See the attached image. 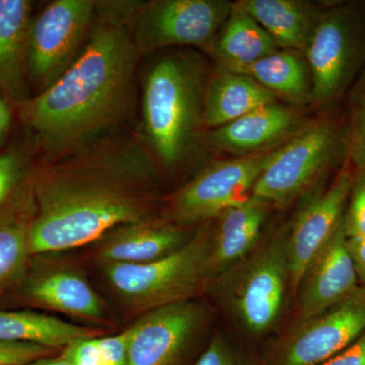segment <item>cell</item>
I'll return each mask as SVG.
<instances>
[{
	"instance_id": "26",
	"label": "cell",
	"mask_w": 365,
	"mask_h": 365,
	"mask_svg": "<svg viewBox=\"0 0 365 365\" xmlns=\"http://www.w3.org/2000/svg\"><path fill=\"white\" fill-rule=\"evenodd\" d=\"M132 326L111 337H93L76 341L61 354L73 365H126Z\"/></svg>"
},
{
	"instance_id": "1",
	"label": "cell",
	"mask_w": 365,
	"mask_h": 365,
	"mask_svg": "<svg viewBox=\"0 0 365 365\" xmlns=\"http://www.w3.org/2000/svg\"><path fill=\"white\" fill-rule=\"evenodd\" d=\"M158 175L145 144L114 133L46 163L34 177L31 253L79 248L155 217L163 203Z\"/></svg>"
},
{
	"instance_id": "8",
	"label": "cell",
	"mask_w": 365,
	"mask_h": 365,
	"mask_svg": "<svg viewBox=\"0 0 365 365\" xmlns=\"http://www.w3.org/2000/svg\"><path fill=\"white\" fill-rule=\"evenodd\" d=\"M210 163L194 179L163 199V222L197 227L252 196L255 184L275 150Z\"/></svg>"
},
{
	"instance_id": "14",
	"label": "cell",
	"mask_w": 365,
	"mask_h": 365,
	"mask_svg": "<svg viewBox=\"0 0 365 365\" xmlns=\"http://www.w3.org/2000/svg\"><path fill=\"white\" fill-rule=\"evenodd\" d=\"M359 287L347 249L343 218L332 240L307 266L299 281L292 302V322L302 321L325 311Z\"/></svg>"
},
{
	"instance_id": "3",
	"label": "cell",
	"mask_w": 365,
	"mask_h": 365,
	"mask_svg": "<svg viewBox=\"0 0 365 365\" xmlns=\"http://www.w3.org/2000/svg\"><path fill=\"white\" fill-rule=\"evenodd\" d=\"M206 294L242 343L277 335L292 306L287 222L266 230L248 254L211 281Z\"/></svg>"
},
{
	"instance_id": "30",
	"label": "cell",
	"mask_w": 365,
	"mask_h": 365,
	"mask_svg": "<svg viewBox=\"0 0 365 365\" xmlns=\"http://www.w3.org/2000/svg\"><path fill=\"white\" fill-rule=\"evenodd\" d=\"M26 175V165L21 155L0 153V207L14 195Z\"/></svg>"
},
{
	"instance_id": "17",
	"label": "cell",
	"mask_w": 365,
	"mask_h": 365,
	"mask_svg": "<svg viewBox=\"0 0 365 365\" xmlns=\"http://www.w3.org/2000/svg\"><path fill=\"white\" fill-rule=\"evenodd\" d=\"M302 118L292 107L275 102L209 132V145L237 157L273 150L276 143L299 132Z\"/></svg>"
},
{
	"instance_id": "12",
	"label": "cell",
	"mask_w": 365,
	"mask_h": 365,
	"mask_svg": "<svg viewBox=\"0 0 365 365\" xmlns=\"http://www.w3.org/2000/svg\"><path fill=\"white\" fill-rule=\"evenodd\" d=\"M232 9L227 0H155L140 2L133 21L138 51L170 46L213 44Z\"/></svg>"
},
{
	"instance_id": "4",
	"label": "cell",
	"mask_w": 365,
	"mask_h": 365,
	"mask_svg": "<svg viewBox=\"0 0 365 365\" xmlns=\"http://www.w3.org/2000/svg\"><path fill=\"white\" fill-rule=\"evenodd\" d=\"M205 69L194 55L172 54L155 62L143 83V117L148 143L165 167H175L204 125Z\"/></svg>"
},
{
	"instance_id": "6",
	"label": "cell",
	"mask_w": 365,
	"mask_h": 365,
	"mask_svg": "<svg viewBox=\"0 0 365 365\" xmlns=\"http://www.w3.org/2000/svg\"><path fill=\"white\" fill-rule=\"evenodd\" d=\"M347 158L344 125L332 118L318 120L272 151L252 196L273 207H285L314 193Z\"/></svg>"
},
{
	"instance_id": "27",
	"label": "cell",
	"mask_w": 365,
	"mask_h": 365,
	"mask_svg": "<svg viewBox=\"0 0 365 365\" xmlns=\"http://www.w3.org/2000/svg\"><path fill=\"white\" fill-rule=\"evenodd\" d=\"M344 128L348 160L356 172L365 173V69L350 88Z\"/></svg>"
},
{
	"instance_id": "28",
	"label": "cell",
	"mask_w": 365,
	"mask_h": 365,
	"mask_svg": "<svg viewBox=\"0 0 365 365\" xmlns=\"http://www.w3.org/2000/svg\"><path fill=\"white\" fill-rule=\"evenodd\" d=\"M194 365H262V362L227 333L216 331Z\"/></svg>"
},
{
	"instance_id": "7",
	"label": "cell",
	"mask_w": 365,
	"mask_h": 365,
	"mask_svg": "<svg viewBox=\"0 0 365 365\" xmlns=\"http://www.w3.org/2000/svg\"><path fill=\"white\" fill-rule=\"evenodd\" d=\"M304 53L314 103L333 104L365 69V4L326 7Z\"/></svg>"
},
{
	"instance_id": "34",
	"label": "cell",
	"mask_w": 365,
	"mask_h": 365,
	"mask_svg": "<svg viewBox=\"0 0 365 365\" xmlns=\"http://www.w3.org/2000/svg\"><path fill=\"white\" fill-rule=\"evenodd\" d=\"M11 125V113L9 105L0 98V144L4 140Z\"/></svg>"
},
{
	"instance_id": "24",
	"label": "cell",
	"mask_w": 365,
	"mask_h": 365,
	"mask_svg": "<svg viewBox=\"0 0 365 365\" xmlns=\"http://www.w3.org/2000/svg\"><path fill=\"white\" fill-rule=\"evenodd\" d=\"M245 74L297 105L314 102L313 85L307 60L299 51L278 50L250 66L230 71Z\"/></svg>"
},
{
	"instance_id": "16",
	"label": "cell",
	"mask_w": 365,
	"mask_h": 365,
	"mask_svg": "<svg viewBox=\"0 0 365 365\" xmlns=\"http://www.w3.org/2000/svg\"><path fill=\"white\" fill-rule=\"evenodd\" d=\"M197 227L163 222L158 215L143 222L127 223L96 242L95 257L102 266L158 260L186 245L195 235Z\"/></svg>"
},
{
	"instance_id": "20",
	"label": "cell",
	"mask_w": 365,
	"mask_h": 365,
	"mask_svg": "<svg viewBox=\"0 0 365 365\" xmlns=\"http://www.w3.org/2000/svg\"><path fill=\"white\" fill-rule=\"evenodd\" d=\"M285 50L307 49L324 9L300 0H240L235 2Z\"/></svg>"
},
{
	"instance_id": "33",
	"label": "cell",
	"mask_w": 365,
	"mask_h": 365,
	"mask_svg": "<svg viewBox=\"0 0 365 365\" xmlns=\"http://www.w3.org/2000/svg\"><path fill=\"white\" fill-rule=\"evenodd\" d=\"M347 249L351 257L359 284L365 287V235L347 237Z\"/></svg>"
},
{
	"instance_id": "9",
	"label": "cell",
	"mask_w": 365,
	"mask_h": 365,
	"mask_svg": "<svg viewBox=\"0 0 365 365\" xmlns=\"http://www.w3.org/2000/svg\"><path fill=\"white\" fill-rule=\"evenodd\" d=\"M365 332V287L321 313L292 322L261 359L262 365H319Z\"/></svg>"
},
{
	"instance_id": "35",
	"label": "cell",
	"mask_w": 365,
	"mask_h": 365,
	"mask_svg": "<svg viewBox=\"0 0 365 365\" xmlns=\"http://www.w3.org/2000/svg\"><path fill=\"white\" fill-rule=\"evenodd\" d=\"M29 365H73L69 361L68 359H66L63 355L60 354L59 356H54V355H51V356L43 357V359H40L36 360V361L32 362Z\"/></svg>"
},
{
	"instance_id": "11",
	"label": "cell",
	"mask_w": 365,
	"mask_h": 365,
	"mask_svg": "<svg viewBox=\"0 0 365 365\" xmlns=\"http://www.w3.org/2000/svg\"><path fill=\"white\" fill-rule=\"evenodd\" d=\"M97 1L55 0L31 24L26 74L36 90L52 86L78 58L90 34Z\"/></svg>"
},
{
	"instance_id": "29",
	"label": "cell",
	"mask_w": 365,
	"mask_h": 365,
	"mask_svg": "<svg viewBox=\"0 0 365 365\" xmlns=\"http://www.w3.org/2000/svg\"><path fill=\"white\" fill-rule=\"evenodd\" d=\"M344 230L347 237L365 235V173L356 172L346 206Z\"/></svg>"
},
{
	"instance_id": "32",
	"label": "cell",
	"mask_w": 365,
	"mask_h": 365,
	"mask_svg": "<svg viewBox=\"0 0 365 365\" xmlns=\"http://www.w3.org/2000/svg\"><path fill=\"white\" fill-rule=\"evenodd\" d=\"M319 365H365V332L352 344Z\"/></svg>"
},
{
	"instance_id": "23",
	"label": "cell",
	"mask_w": 365,
	"mask_h": 365,
	"mask_svg": "<svg viewBox=\"0 0 365 365\" xmlns=\"http://www.w3.org/2000/svg\"><path fill=\"white\" fill-rule=\"evenodd\" d=\"M103 333L100 329L76 325L49 314L0 309V341L33 343L57 350Z\"/></svg>"
},
{
	"instance_id": "19",
	"label": "cell",
	"mask_w": 365,
	"mask_h": 365,
	"mask_svg": "<svg viewBox=\"0 0 365 365\" xmlns=\"http://www.w3.org/2000/svg\"><path fill=\"white\" fill-rule=\"evenodd\" d=\"M31 11L28 0H0V91L20 105L30 98L26 54Z\"/></svg>"
},
{
	"instance_id": "10",
	"label": "cell",
	"mask_w": 365,
	"mask_h": 365,
	"mask_svg": "<svg viewBox=\"0 0 365 365\" xmlns=\"http://www.w3.org/2000/svg\"><path fill=\"white\" fill-rule=\"evenodd\" d=\"M215 309L204 297L139 316L132 325L126 365H187L206 338Z\"/></svg>"
},
{
	"instance_id": "22",
	"label": "cell",
	"mask_w": 365,
	"mask_h": 365,
	"mask_svg": "<svg viewBox=\"0 0 365 365\" xmlns=\"http://www.w3.org/2000/svg\"><path fill=\"white\" fill-rule=\"evenodd\" d=\"M211 49L220 67L235 71L273 54L280 48L251 16L234 2Z\"/></svg>"
},
{
	"instance_id": "25",
	"label": "cell",
	"mask_w": 365,
	"mask_h": 365,
	"mask_svg": "<svg viewBox=\"0 0 365 365\" xmlns=\"http://www.w3.org/2000/svg\"><path fill=\"white\" fill-rule=\"evenodd\" d=\"M29 223L0 220V289L20 281L32 256L28 239Z\"/></svg>"
},
{
	"instance_id": "18",
	"label": "cell",
	"mask_w": 365,
	"mask_h": 365,
	"mask_svg": "<svg viewBox=\"0 0 365 365\" xmlns=\"http://www.w3.org/2000/svg\"><path fill=\"white\" fill-rule=\"evenodd\" d=\"M274 208L270 203L251 196L211 220L210 283L260 241Z\"/></svg>"
},
{
	"instance_id": "15",
	"label": "cell",
	"mask_w": 365,
	"mask_h": 365,
	"mask_svg": "<svg viewBox=\"0 0 365 365\" xmlns=\"http://www.w3.org/2000/svg\"><path fill=\"white\" fill-rule=\"evenodd\" d=\"M21 280L20 295L29 304L86 321H104V302L85 275L64 264H42Z\"/></svg>"
},
{
	"instance_id": "5",
	"label": "cell",
	"mask_w": 365,
	"mask_h": 365,
	"mask_svg": "<svg viewBox=\"0 0 365 365\" xmlns=\"http://www.w3.org/2000/svg\"><path fill=\"white\" fill-rule=\"evenodd\" d=\"M210 242L211 220L169 256L148 263L109 264L102 266L103 273L129 311L141 316L207 294Z\"/></svg>"
},
{
	"instance_id": "13",
	"label": "cell",
	"mask_w": 365,
	"mask_h": 365,
	"mask_svg": "<svg viewBox=\"0 0 365 365\" xmlns=\"http://www.w3.org/2000/svg\"><path fill=\"white\" fill-rule=\"evenodd\" d=\"M354 177L355 169L347 158L333 181L325 189L309 194L294 217L287 222L292 302L307 266L342 225Z\"/></svg>"
},
{
	"instance_id": "31",
	"label": "cell",
	"mask_w": 365,
	"mask_h": 365,
	"mask_svg": "<svg viewBox=\"0 0 365 365\" xmlns=\"http://www.w3.org/2000/svg\"><path fill=\"white\" fill-rule=\"evenodd\" d=\"M55 351L52 348L33 343L0 341V365H29L54 355Z\"/></svg>"
},
{
	"instance_id": "21",
	"label": "cell",
	"mask_w": 365,
	"mask_h": 365,
	"mask_svg": "<svg viewBox=\"0 0 365 365\" xmlns=\"http://www.w3.org/2000/svg\"><path fill=\"white\" fill-rule=\"evenodd\" d=\"M275 102L277 97L255 79L218 66L206 88L204 125L218 128Z\"/></svg>"
},
{
	"instance_id": "2",
	"label": "cell",
	"mask_w": 365,
	"mask_h": 365,
	"mask_svg": "<svg viewBox=\"0 0 365 365\" xmlns=\"http://www.w3.org/2000/svg\"><path fill=\"white\" fill-rule=\"evenodd\" d=\"M140 2L97 1L83 50L52 86L21 104L47 162L113 133L128 117L140 53L133 21Z\"/></svg>"
}]
</instances>
